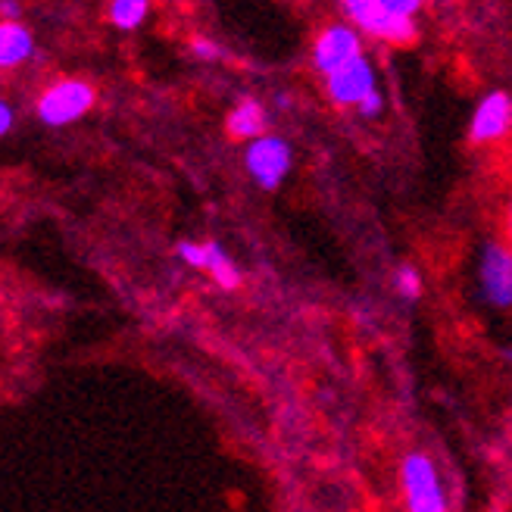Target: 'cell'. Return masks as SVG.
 Wrapping results in <instances>:
<instances>
[{
	"label": "cell",
	"instance_id": "6da1fadb",
	"mask_svg": "<svg viewBox=\"0 0 512 512\" xmlns=\"http://www.w3.org/2000/svg\"><path fill=\"white\" fill-rule=\"evenodd\" d=\"M419 0H347L344 13L363 32L384 38V41H413L416 38V10Z\"/></svg>",
	"mask_w": 512,
	"mask_h": 512
},
{
	"label": "cell",
	"instance_id": "7a4b0ae2",
	"mask_svg": "<svg viewBox=\"0 0 512 512\" xmlns=\"http://www.w3.org/2000/svg\"><path fill=\"white\" fill-rule=\"evenodd\" d=\"M400 484H403V500L409 512H447V497L441 488L438 469H434V463L425 453L403 456Z\"/></svg>",
	"mask_w": 512,
	"mask_h": 512
},
{
	"label": "cell",
	"instance_id": "3957f363",
	"mask_svg": "<svg viewBox=\"0 0 512 512\" xmlns=\"http://www.w3.org/2000/svg\"><path fill=\"white\" fill-rule=\"evenodd\" d=\"M94 104V91L82 79H63L50 85L38 100V116L44 125H69L82 119Z\"/></svg>",
	"mask_w": 512,
	"mask_h": 512
},
{
	"label": "cell",
	"instance_id": "277c9868",
	"mask_svg": "<svg viewBox=\"0 0 512 512\" xmlns=\"http://www.w3.org/2000/svg\"><path fill=\"white\" fill-rule=\"evenodd\" d=\"M244 163H247V172L256 185L266 191H275L281 185V178H285L291 169V147H288V141H281L275 135H263V138L250 141V147L244 153Z\"/></svg>",
	"mask_w": 512,
	"mask_h": 512
},
{
	"label": "cell",
	"instance_id": "5b68a950",
	"mask_svg": "<svg viewBox=\"0 0 512 512\" xmlns=\"http://www.w3.org/2000/svg\"><path fill=\"white\" fill-rule=\"evenodd\" d=\"M481 294L494 306H512V250L503 244H484L478 266Z\"/></svg>",
	"mask_w": 512,
	"mask_h": 512
},
{
	"label": "cell",
	"instance_id": "8992f818",
	"mask_svg": "<svg viewBox=\"0 0 512 512\" xmlns=\"http://www.w3.org/2000/svg\"><path fill=\"white\" fill-rule=\"evenodd\" d=\"M328 94L341 107H363L369 97L378 94L375 88V72L366 57H356L338 72L328 75Z\"/></svg>",
	"mask_w": 512,
	"mask_h": 512
},
{
	"label": "cell",
	"instance_id": "52a82bcc",
	"mask_svg": "<svg viewBox=\"0 0 512 512\" xmlns=\"http://www.w3.org/2000/svg\"><path fill=\"white\" fill-rule=\"evenodd\" d=\"M356 57H363V47H360V35H356L353 25L335 22V25H328V29L316 38L313 60H316V66L325 75L338 72L341 66H347Z\"/></svg>",
	"mask_w": 512,
	"mask_h": 512
},
{
	"label": "cell",
	"instance_id": "ba28073f",
	"mask_svg": "<svg viewBox=\"0 0 512 512\" xmlns=\"http://www.w3.org/2000/svg\"><path fill=\"white\" fill-rule=\"evenodd\" d=\"M512 128V97L506 91H491L488 97L481 100L475 116H472V125H469V138L475 144H484V141H497L503 138Z\"/></svg>",
	"mask_w": 512,
	"mask_h": 512
},
{
	"label": "cell",
	"instance_id": "9c48e42d",
	"mask_svg": "<svg viewBox=\"0 0 512 512\" xmlns=\"http://www.w3.org/2000/svg\"><path fill=\"white\" fill-rule=\"evenodd\" d=\"M266 132V110L260 107V100L244 97L241 104L228 116V135L232 138H263Z\"/></svg>",
	"mask_w": 512,
	"mask_h": 512
},
{
	"label": "cell",
	"instance_id": "30bf717a",
	"mask_svg": "<svg viewBox=\"0 0 512 512\" xmlns=\"http://www.w3.org/2000/svg\"><path fill=\"white\" fill-rule=\"evenodd\" d=\"M32 54V35L19 22H4L0 25V66H19L25 57Z\"/></svg>",
	"mask_w": 512,
	"mask_h": 512
},
{
	"label": "cell",
	"instance_id": "8fae6325",
	"mask_svg": "<svg viewBox=\"0 0 512 512\" xmlns=\"http://www.w3.org/2000/svg\"><path fill=\"white\" fill-rule=\"evenodd\" d=\"M207 247H210V275L216 278V285L219 288H225V291H232V288H238L241 285V272L235 269V260L228 256L225 250H222V244H216V241H207Z\"/></svg>",
	"mask_w": 512,
	"mask_h": 512
},
{
	"label": "cell",
	"instance_id": "7c38bea8",
	"mask_svg": "<svg viewBox=\"0 0 512 512\" xmlns=\"http://www.w3.org/2000/svg\"><path fill=\"white\" fill-rule=\"evenodd\" d=\"M147 10H150L147 0H116V4H110V22L116 29H138Z\"/></svg>",
	"mask_w": 512,
	"mask_h": 512
},
{
	"label": "cell",
	"instance_id": "4fadbf2b",
	"mask_svg": "<svg viewBox=\"0 0 512 512\" xmlns=\"http://www.w3.org/2000/svg\"><path fill=\"white\" fill-rule=\"evenodd\" d=\"M178 256L194 266V269H210V247L207 244H191V241H182L178 244Z\"/></svg>",
	"mask_w": 512,
	"mask_h": 512
},
{
	"label": "cell",
	"instance_id": "5bb4252c",
	"mask_svg": "<svg viewBox=\"0 0 512 512\" xmlns=\"http://www.w3.org/2000/svg\"><path fill=\"white\" fill-rule=\"evenodd\" d=\"M394 281H397V291H400L406 300H413V297L422 294V278H419V272H416L413 266H400Z\"/></svg>",
	"mask_w": 512,
	"mask_h": 512
},
{
	"label": "cell",
	"instance_id": "9a60e30c",
	"mask_svg": "<svg viewBox=\"0 0 512 512\" xmlns=\"http://www.w3.org/2000/svg\"><path fill=\"white\" fill-rule=\"evenodd\" d=\"M191 50L197 57H203V60H216V57H222V50L213 44V41H207V38H194L191 41Z\"/></svg>",
	"mask_w": 512,
	"mask_h": 512
},
{
	"label": "cell",
	"instance_id": "2e32d148",
	"mask_svg": "<svg viewBox=\"0 0 512 512\" xmlns=\"http://www.w3.org/2000/svg\"><path fill=\"white\" fill-rule=\"evenodd\" d=\"M10 128H13V107L0 104V135H10Z\"/></svg>",
	"mask_w": 512,
	"mask_h": 512
},
{
	"label": "cell",
	"instance_id": "e0dca14e",
	"mask_svg": "<svg viewBox=\"0 0 512 512\" xmlns=\"http://www.w3.org/2000/svg\"><path fill=\"white\" fill-rule=\"evenodd\" d=\"M19 13V7L16 4H4V16H7V22H10V16H16Z\"/></svg>",
	"mask_w": 512,
	"mask_h": 512
},
{
	"label": "cell",
	"instance_id": "ac0fdd59",
	"mask_svg": "<svg viewBox=\"0 0 512 512\" xmlns=\"http://www.w3.org/2000/svg\"><path fill=\"white\" fill-rule=\"evenodd\" d=\"M506 225H509V238H512V203H509V219H506Z\"/></svg>",
	"mask_w": 512,
	"mask_h": 512
},
{
	"label": "cell",
	"instance_id": "d6986e66",
	"mask_svg": "<svg viewBox=\"0 0 512 512\" xmlns=\"http://www.w3.org/2000/svg\"><path fill=\"white\" fill-rule=\"evenodd\" d=\"M503 356H506V360H512V350H503Z\"/></svg>",
	"mask_w": 512,
	"mask_h": 512
}]
</instances>
